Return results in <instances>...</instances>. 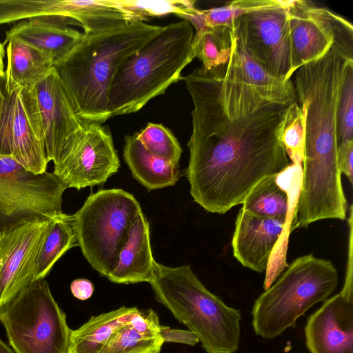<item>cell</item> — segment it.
Here are the masks:
<instances>
[{
    "label": "cell",
    "mask_w": 353,
    "mask_h": 353,
    "mask_svg": "<svg viewBox=\"0 0 353 353\" xmlns=\"http://www.w3.org/2000/svg\"><path fill=\"white\" fill-rule=\"evenodd\" d=\"M119 168L108 127L89 123L82 134L65 144L53 173L67 188L80 190L103 184Z\"/></svg>",
    "instance_id": "cell-11"
},
{
    "label": "cell",
    "mask_w": 353,
    "mask_h": 353,
    "mask_svg": "<svg viewBox=\"0 0 353 353\" xmlns=\"http://www.w3.org/2000/svg\"><path fill=\"white\" fill-rule=\"evenodd\" d=\"M305 343L310 353H353V297L328 298L307 319Z\"/></svg>",
    "instance_id": "cell-15"
},
{
    "label": "cell",
    "mask_w": 353,
    "mask_h": 353,
    "mask_svg": "<svg viewBox=\"0 0 353 353\" xmlns=\"http://www.w3.org/2000/svg\"><path fill=\"white\" fill-rule=\"evenodd\" d=\"M276 184L285 191L288 197V212L285 217L282 232L270 255L263 282L265 290L279 278L285 268L288 239L294 230L295 212L302 184V164L290 163L275 176Z\"/></svg>",
    "instance_id": "cell-24"
},
{
    "label": "cell",
    "mask_w": 353,
    "mask_h": 353,
    "mask_svg": "<svg viewBox=\"0 0 353 353\" xmlns=\"http://www.w3.org/2000/svg\"><path fill=\"white\" fill-rule=\"evenodd\" d=\"M0 322L15 353L68 352L72 330L44 279L0 307Z\"/></svg>",
    "instance_id": "cell-8"
},
{
    "label": "cell",
    "mask_w": 353,
    "mask_h": 353,
    "mask_svg": "<svg viewBox=\"0 0 353 353\" xmlns=\"http://www.w3.org/2000/svg\"><path fill=\"white\" fill-rule=\"evenodd\" d=\"M353 140L341 143L337 149V163L341 174H345L350 183L353 180Z\"/></svg>",
    "instance_id": "cell-34"
},
{
    "label": "cell",
    "mask_w": 353,
    "mask_h": 353,
    "mask_svg": "<svg viewBox=\"0 0 353 353\" xmlns=\"http://www.w3.org/2000/svg\"><path fill=\"white\" fill-rule=\"evenodd\" d=\"M160 334L165 342H173L194 345L199 342L197 336L190 330L172 329L160 325Z\"/></svg>",
    "instance_id": "cell-35"
},
{
    "label": "cell",
    "mask_w": 353,
    "mask_h": 353,
    "mask_svg": "<svg viewBox=\"0 0 353 353\" xmlns=\"http://www.w3.org/2000/svg\"><path fill=\"white\" fill-rule=\"evenodd\" d=\"M0 353H15V352L0 338Z\"/></svg>",
    "instance_id": "cell-39"
},
{
    "label": "cell",
    "mask_w": 353,
    "mask_h": 353,
    "mask_svg": "<svg viewBox=\"0 0 353 353\" xmlns=\"http://www.w3.org/2000/svg\"><path fill=\"white\" fill-rule=\"evenodd\" d=\"M142 211L136 198L119 188L91 194L72 214L77 243L92 268L108 277L137 215Z\"/></svg>",
    "instance_id": "cell-7"
},
{
    "label": "cell",
    "mask_w": 353,
    "mask_h": 353,
    "mask_svg": "<svg viewBox=\"0 0 353 353\" xmlns=\"http://www.w3.org/2000/svg\"><path fill=\"white\" fill-rule=\"evenodd\" d=\"M231 29L232 49L228 63L234 75L272 101L288 105L297 101L291 79L283 81L268 73L248 53L232 26Z\"/></svg>",
    "instance_id": "cell-21"
},
{
    "label": "cell",
    "mask_w": 353,
    "mask_h": 353,
    "mask_svg": "<svg viewBox=\"0 0 353 353\" xmlns=\"http://www.w3.org/2000/svg\"><path fill=\"white\" fill-rule=\"evenodd\" d=\"M288 10L292 72L323 56L340 37L353 33L341 15L309 1H283Z\"/></svg>",
    "instance_id": "cell-13"
},
{
    "label": "cell",
    "mask_w": 353,
    "mask_h": 353,
    "mask_svg": "<svg viewBox=\"0 0 353 353\" xmlns=\"http://www.w3.org/2000/svg\"><path fill=\"white\" fill-rule=\"evenodd\" d=\"M181 79L194 104L185 172L190 192L206 211L224 214L290 164L282 142L290 105L240 81L229 63L201 66Z\"/></svg>",
    "instance_id": "cell-1"
},
{
    "label": "cell",
    "mask_w": 353,
    "mask_h": 353,
    "mask_svg": "<svg viewBox=\"0 0 353 353\" xmlns=\"http://www.w3.org/2000/svg\"><path fill=\"white\" fill-rule=\"evenodd\" d=\"M1 232H0V237H1Z\"/></svg>",
    "instance_id": "cell-41"
},
{
    "label": "cell",
    "mask_w": 353,
    "mask_h": 353,
    "mask_svg": "<svg viewBox=\"0 0 353 353\" xmlns=\"http://www.w3.org/2000/svg\"><path fill=\"white\" fill-rule=\"evenodd\" d=\"M284 222L255 215L241 208L231 242L234 256L245 268L259 273L265 271Z\"/></svg>",
    "instance_id": "cell-17"
},
{
    "label": "cell",
    "mask_w": 353,
    "mask_h": 353,
    "mask_svg": "<svg viewBox=\"0 0 353 353\" xmlns=\"http://www.w3.org/2000/svg\"><path fill=\"white\" fill-rule=\"evenodd\" d=\"M305 124L297 101L290 105L282 133V142L292 163L302 164L304 159Z\"/></svg>",
    "instance_id": "cell-31"
},
{
    "label": "cell",
    "mask_w": 353,
    "mask_h": 353,
    "mask_svg": "<svg viewBox=\"0 0 353 353\" xmlns=\"http://www.w3.org/2000/svg\"><path fill=\"white\" fill-rule=\"evenodd\" d=\"M339 276L333 263L312 254L299 256L255 301L252 324L255 334L271 339L290 327L313 305L336 290Z\"/></svg>",
    "instance_id": "cell-6"
},
{
    "label": "cell",
    "mask_w": 353,
    "mask_h": 353,
    "mask_svg": "<svg viewBox=\"0 0 353 353\" xmlns=\"http://www.w3.org/2000/svg\"><path fill=\"white\" fill-rule=\"evenodd\" d=\"M154 262L150 245V225L141 211L131 225L127 240L119 254L117 265L107 279L115 283H148Z\"/></svg>",
    "instance_id": "cell-19"
},
{
    "label": "cell",
    "mask_w": 353,
    "mask_h": 353,
    "mask_svg": "<svg viewBox=\"0 0 353 353\" xmlns=\"http://www.w3.org/2000/svg\"><path fill=\"white\" fill-rule=\"evenodd\" d=\"M150 284L158 302L199 338L207 353H234L239 348V310L210 292L189 265L154 262Z\"/></svg>",
    "instance_id": "cell-5"
},
{
    "label": "cell",
    "mask_w": 353,
    "mask_h": 353,
    "mask_svg": "<svg viewBox=\"0 0 353 353\" xmlns=\"http://www.w3.org/2000/svg\"><path fill=\"white\" fill-rule=\"evenodd\" d=\"M22 96L27 116L46 159L54 163L65 144L82 134L89 123L77 114L54 68L38 83L23 90Z\"/></svg>",
    "instance_id": "cell-10"
},
{
    "label": "cell",
    "mask_w": 353,
    "mask_h": 353,
    "mask_svg": "<svg viewBox=\"0 0 353 353\" xmlns=\"http://www.w3.org/2000/svg\"><path fill=\"white\" fill-rule=\"evenodd\" d=\"M5 44L0 42V79L4 77V63L3 59L5 57Z\"/></svg>",
    "instance_id": "cell-38"
},
{
    "label": "cell",
    "mask_w": 353,
    "mask_h": 353,
    "mask_svg": "<svg viewBox=\"0 0 353 353\" xmlns=\"http://www.w3.org/2000/svg\"><path fill=\"white\" fill-rule=\"evenodd\" d=\"M353 40L339 37L320 58L295 71L297 102L305 117V140L298 213L336 218L347 209L337 163L338 108Z\"/></svg>",
    "instance_id": "cell-2"
},
{
    "label": "cell",
    "mask_w": 353,
    "mask_h": 353,
    "mask_svg": "<svg viewBox=\"0 0 353 353\" xmlns=\"http://www.w3.org/2000/svg\"><path fill=\"white\" fill-rule=\"evenodd\" d=\"M136 134L150 152L179 164L182 148L170 129L162 124L148 123Z\"/></svg>",
    "instance_id": "cell-29"
},
{
    "label": "cell",
    "mask_w": 353,
    "mask_h": 353,
    "mask_svg": "<svg viewBox=\"0 0 353 353\" xmlns=\"http://www.w3.org/2000/svg\"><path fill=\"white\" fill-rule=\"evenodd\" d=\"M349 223V245L348 256L345 282L341 292L350 297H353V280H352V205L350 206Z\"/></svg>",
    "instance_id": "cell-36"
},
{
    "label": "cell",
    "mask_w": 353,
    "mask_h": 353,
    "mask_svg": "<svg viewBox=\"0 0 353 353\" xmlns=\"http://www.w3.org/2000/svg\"><path fill=\"white\" fill-rule=\"evenodd\" d=\"M192 46L204 69L225 66L232 54L231 27H208L200 34H194Z\"/></svg>",
    "instance_id": "cell-28"
},
{
    "label": "cell",
    "mask_w": 353,
    "mask_h": 353,
    "mask_svg": "<svg viewBox=\"0 0 353 353\" xmlns=\"http://www.w3.org/2000/svg\"><path fill=\"white\" fill-rule=\"evenodd\" d=\"M117 2L122 8L147 21L150 17H163L169 14H174L176 16L183 14L195 7L196 1L117 0Z\"/></svg>",
    "instance_id": "cell-32"
},
{
    "label": "cell",
    "mask_w": 353,
    "mask_h": 353,
    "mask_svg": "<svg viewBox=\"0 0 353 353\" xmlns=\"http://www.w3.org/2000/svg\"><path fill=\"white\" fill-rule=\"evenodd\" d=\"M193 27L186 20L172 23L118 68L108 98L110 117L136 112L181 79L183 69L196 57Z\"/></svg>",
    "instance_id": "cell-4"
},
{
    "label": "cell",
    "mask_w": 353,
    "mask_h": 353,
    "mask_svg": "<svg viewBox=\"0 0 353 353\" xmlns=\"http://www.w3.org/2000/svg\"><path fill=\"white\" fill-rule=\"evenodd\" d=\"M276 175L262 179L245 198L242 208L259 216L285 220L288 212V197L276 184Z\"/></svg>",
    "instance_id": "cell-27"
},
{
    "label": "cell",
    "mask_w": 353,
    "mask_h": 353,
    "mask_svg": "<svg viewBox=\"0 0 353 353\" xmlns=\"http://www.w3.org/2000/svg\"><path fill=\"white\" fill-rule=\"evenodd\" d=\"M276 3V0H235L219 8L199 10V12L207 27H232L233 22L240 17Z\"/></svg>",
    "instance_id": "cell-30"
},
{
    "label": "cell",
    "mask_w": 353,
    "mask_h": 353,
    "mask_svg": "<svg viewBox=\"0 0 353 353\" xmlns=\"http://www.w3.org/2000/svg\"><path fill=\"white\" fill-rule=\"evenodd\" d=\"M124 140L123 159L133 178L148 190L173 186L180 179L179 164L150 152L136 132L126 136Z\"/></svg>",
    "instance_id": "cell-22"
},
{
    "label": "cell",
    "mask_w": 353,
    "mask_h": 353,
    "mask_svg": "<svg viewBox=\"0 0 353 353\" xmlns=\"http://www.w3.org/2000/svg\"><path fill=\"white\" fill-rule=\"evenodd\" d=\"M0 153L11 156L27 170L36 174L46 172L48 162L27 116L21 90L12 94L5 93Z\"/></svg>",
    "instance_id": "cell-16"
},
{
    "label": "cell",
    "mask_w": 353,
    "mask_h": 353,
    "mask_svg": "<svg viewBox=\"0 0 353 353\" xmlns=\"http://www.w3.org/2000/svg\"><path fill=\"white\" fill-rule=\"evenodd\" d=\"M158 315L141 312L119 327L99 353H160L164 341Z\"/></svg>",
    "instance_id": "cell-23"
},
{
    "label": "cell",
    "mask_w": 353,
    "mask_h": 353,
    "mask_svg": "<svg viewBox=\"0 0 353 353\" xmlns=\"http://www.w3.org/2000/svg\"><path fill=\"white\" fill-rule=\"evenodd\" d=\"M232 27L248 53L268 73L283 81L290 80L291 45L283 0L240 17Z\"/></svg>",
    "instance_id": "cell-12"
},
{
    "label": "cell",
    "mask_w": 353,
    "mask_h": 353,
    "mask_svg": "<svg viewBox=\"0 0 353 353\" xmlns=\"http://www.w3.org/2000/svg\"><path fill=\"white\" fill-rule=\"evenodd\" d=\"M50 221H28L1 232L0 307L32 282L36 257Z\"/></svg>",
    "instance_id": "cell-14"
},
{
    "label": "cell",
    "mask_w": 353,
    "mask_h": 353,
    "mask_svg": "<svg viewBox=\"0 0 353 353\" xmlns=\"http://www.w3.org/2000/svg\"><path fill=\"white\" fill-rule=\"evenodd\" d=\"M67 188L53 173L36 174L11 156L0 153V232L23 223L61 215Z\"/></svg>",
    "instance_id": "cell-9"
},
{
    "label": "cell",
    "mask_w": 353,
    "mask_h": 353,
    "mask_svg": "<svg viewBox=\"0 0 353 353\" xmlns=\"http://www.w3.org/2000/svg\"><path fill=\"white\" fill-rule=\"evenodd\" d=\"M78 245L72 215L63 213L51 220L36 257L32 282L44 279L55 263Z\"/></svg>",
    "instance_id": "cell-26"
},
{
    "label": "cell",
    "mask_w": 353,
    "mask_h": 353,
    "mask_svg": "<svg viewBox=\"0 0 353 353\" xmlns=\"http://www.w3.org/2000/svg\"><path fill=\"white\" fill-rule=\"evenodd\" d=\"M6 48L5 93L12 94L38 83L52 70L53 57L26 42L11 38Z\"/></svg>",
    "instance_id": "cell-20"
},
{
    "label": "cell",
    "mask_w": 353,
    "mask_h": 353,
    "mask_svg": "<svg viewBox=\"0 0 353 353\" xmlns=\"http://www.w3.org/2000/svg\"><path fill=\"white\" fill-rule=\"evenodd\" d=\"M353 61H349L343 80L338 108V139L342 142L353 140Z\"/></svg>",
    "instance_id": "cell-33"
},
{
    "label": "cell",
    "mask_w": 353,
    "mask_h": 353,
    "mask_svg": "<svg viewBox=\"0 0 353 353\" xmlns=\"http://www.w3.org/2000/svg\"><path fill=\"white\" fill-rule=\"evenodd\" d=\"M163 26L133 21L98 33H82L79 41L54 68L78 116L102 124L111 118L108 98L119 65L138 51Z\"/></svg>",
    "instance_id": "cell-3"
},
{
    "label": "cell",
    "mask_w": 353,
    "mask_h": 353,
    "mask_svg": "<svg viewBox=\"0 0 353 353\" xmlns=\"http://www.w3.org/2000/svg\"><path fill=\"white\" fill-rule=\"evenodd\" d=\"M4 101H5V93L2 92V90L0 88V121L2 115L3 108L4 105Z\"/></svg>",
    "instance_id": "cell-40"
},
{
    "label": "cell",
    "mask_w": 353,
    "mask_h": 353,
    "mask_svg": "<svg viewBox=\"0 0 353 353\" xmlns=\"http://www.w3.org/2000/svg\"><path fill=\"white\" fill-rule=\"evenodd\" d=\"M73 22L61 17H39L22 20L6 32L3 43L16 38L50 54L54 63L63 58L79 41L82 33L69 28Z\"/></svg>",
    "instance_id": "cell-18"
},
{
    "label": "cell",
    "mask_w": 353,
    "mask_h": 353,
    "mask_svg": "<svg viewBox=\"0 0 353 353\" xmlns=\"http://www.w3.org/2000/svg\"><path fill=\"white\" fill-rule=\"evenodd\" d=\"M140 312L137 307L123 306L92 316L82 326L71 330L68 353H99L119 327Z\"/></svg>",
    "instance_id": "cell-25"
},
{
    "label": "cell",
    "mask_w": 353,
    "mask_h": 353,
    "mask_svg": "<svg viewBox=\"0 0 353 353\" xmlns=\"http://www.w3.org/2000/svg\"><path fill=\"white\" fill-rule=\"evenodd\" d=\"M92 283L86 279H77L70 284L72 295L79 300H86L91 297L94 292Z\"/></svg>",
    "instance_id": "cell-37"
}]
</instances>
